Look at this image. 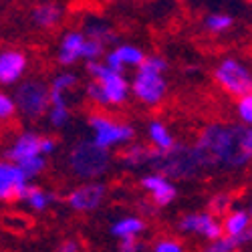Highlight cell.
<instances>
[{
    "mask_svg": "<svg viewBox=\"0 0 252 252\" xmlns=\"http://www.w3.org/2000/svg\"><path fill=\"white\" fill-rule=\"evenodd\" d=\"M246 125H224L210 123L198 137L196 150L200 152L206 167L226 165V167H242L252 158H248L240 148V137Z\"/></svg>",
    "mask_w": 252,
    "mask_h": 252,
    "instance_id": "6da1fadb",
    "label": "cell"
},
{
    "mask_svg": "<svg viewBox=\"0 0 252 252\" xmlns=\"http://www.w3.org/2000/svg\"><path fill=\"white\" fill-rule=\"evenodd\" d=\"M152 163L163 176L182 178V180L198 176L206 167L200 152L196 148H186V145H174L172 150L161 152V156Z\"/></svg>",
    "mask_w": 252,
    "mask_h": 252,
    "instance_id": "7a4b0ae2",
    "label": "cell"
},
{
    "mask_svg": "<svg viewBox=\"0 0 252 252\" xmlns=\"http://www.w3.org/2000/svg\"><path fill=\"white\" fill-rule=\"evenodd\" d=\"M69 170L77 176V178H97L101 176L109 165V154L105 148L93 139V141H79L77 145H73L69 158Z\"/></svg>",
    "mask_w": 252,
    "mask_h": 252,
    "instance_id": "3957f363",
    "label": "cell"
},
{
    "mask_svg": "<svg viewBox=\"0 0 252 252\" xmlns=\"http://www.w3.org/2000/svg\"><path fill=\"white\" fill-rule=\"evenodd\" d=\"M218 85L234 97H244L252 93V73L234 59H224L214 71Z\"/></svg>",
    "mask_w": 252,
    "mask_h": 252,
    "instance_id": "277c9868",
    "label": "cell"
},
{
    "mask_svg": "<svg viewBox=\"0 0 252 252\" xmlns=\"http://www.w3.org/2000/svg\"><path fill=\"white\" fill-rule=\"evenodd\" d=\"M51 103V91L40 81H25L16 89V107L31 119H40Z\"/></svg>",
    "mask_w": 252,
    "mask_h": 252,
    "instance_id": "5b68a950",
    "label": "cell"
},
{
    "mask_svg": "<svg viewBox=\"0 0 252 252\" xmlns=\"http://www.w3.org/2000/svg\"><path fill=\"white\" fill-rule=\"evenodd\" d=\"M87 69L95 77L97 85L101 87L105 103L119 105V103L125 101V97H127V81L121 77V73H117V71H113L109 67H101L99 63H95V61L89 63Z\"/></svg>",
    "mask_w": 252,
    "mask_h": 252,
    "instance_id": "8992f818",
    "label": "cell"
},
{
    "mask_svg": "<svg viewBox=\"0 0 252 252\" xmlns=\"http://www.w3.org/2000/svg\"><path fill=\"white\" fill-rule=\"evenodd\" d=\"M89 123H91L93 131H95V141L105 150L113 143H121V141H127V139L133 137V129L129 127V125L117 123L109 117H105V115H91Z\"/></svg>",
    "mask_w": 252,
    "mask_h": 252,
    "instance_id": "52a82bcc",
    "label": "cell"
},
{
    "mask_svg": "<svg viewBox=\"0 0 252 252\" xmlns=\"http://www.w3.org/2000/svg\"><path fill=\"white\" fill-rule=\"evenodd\" d=\"M27 186V174L14 161H0V200H23Z\"/></svg>",
    "mask_w": 252,
    "mask_h": 252,
    "instance_id": "ba28073f",
    "label": "cell"
},
{
    "mask_svg": "<svg viewBox=\"0 0 252 252\" xmlns=\"http://www.w3.org/2000/svg\"><path fill=\"white\" fill-rule=\"evenodd\" d=\"M133 93L148 105L159 103L165 93V81L161 79V73L139 69V73L133 81Z\"/></svg>",
    "mask_w": 252,
    "mask_h": 252,
    "instance_id": "9c48e42d",
    "label": "cell"
},
{
    "mask_svg": "<svg viewBox=\"0 0 252 252\" xmlns=\"http://www.w3.org/2000/svg\"><path fill=\"white\" fill-rule=\"evenodd\" d=\"M180 228L184 232H198L210 240H216L222 236L224 228L222 224L214 218L212 212H200V214H188L182 218L180 222Z\"/></svg>",
    "mask_w": 252,
    "mask_h": 252,
    "instance_id": "30bf717a",
    "label": "cell"
},
{
    "mask_svg": "<svg viewBox=\"0 0 252 252\" xmlns=\"http://www.w3.org/2000/svg\"><path fill=\"white\" fill-rule=\"evenodd\" d=\"M141 186L145 190L152 192V198L156 202V206H167L176 196H178V190L170 184L163 174H152V176H145L141 180Z\"/></svg>",
    "mask_w": 252,
    "mask_h": 252,
    "instance_id": "8fae6325",
    "label": "cell"
},
{
    "mask_svg": "<svg viewBox=\"0 0 252 252\" xmlns=\"http://www.w3.org/2000/svg\"><path fill=\"white\" fill-rule=\"evenodd\" d=\"M103 196H105V188L101 184H87L71 192L67 200L75 210H93L101 204Z\"/></svg>",
    "mask_w": 252,
    "mask_h": 252,
    "instance_id": "7c38bea8",
    "label": "cell"
},
{
    "mask_svg": "<svg viewBox=\"0 0 252 252\" xmlns=\"http://www.w3.org/2000/svg\"><path fill=\"white\" fill-rule=\"evenodd\" d=\"M27 67V59L18 51H4L0 55V83L2 85H10L20 75H23Z\"/></svg>",
    "mask_w": 252,
    "mask_h": 252,
    "instance_id": "4fadbf2b",
    "label": "cell"
},
{
    "mask_svg": "<svg viewBox=\"0 0 252 252\" xmlns=\"http://www.w3.org/2000/svg\"><path fill=\"white\" fill-rule=\"evenodd\" d=\"M43 154V137L32 135V133H25L20 137L14 148L6 152V159L8 161H20V159H27V158H34Z\"/></svg>",
    "mask_w": 252,
    "mask_h": 252,
    "instance_id": "5bb4252c",
    "label": "cell"
},
{
    "mask_svg": "<svg viewBox=\"0 0 252 252\" xmlns=\"http://www.w3.org/2000/svg\"><path fill=\"white\" fill-rule=\"evenodd\" d=\"M83 43H85V38H83V34H79V32H73V34L65 36L63 47H61V57H59V61L63 63V65H71V63H75L81 57Z\"/></svg>",
    "mask_w": 252,
    "mask_h": 252,
    "instance_id": "9a60e30c",
    "label": "cell"
},
{
    "mask_svg": "<svg viewBox=\"0 0 252 252\" xmlns=\"http://www.w3.org/2000/svg\"><path fill=\"white\" fill-rule=\"evenodd\" d=\"M252 224V218L250 214L246 212V210H236V212L232 214H228V218L224 220L222 228H224V232L226 236H232V238H238L244 230Z\"/></svg>",
    "mask_w": 252,
    "mask_h": 252,
    "instance_id": "2e32d148",
    "label": "cell"
},
{
    "mask_svg": "<svg viewBox=\"0 0 252 252\" xmlns=\"http://www.w3.org/2000/svg\"><path fill=\"white\" fill-rule=\"evenodd\" d=\"M161 156V150H152V148H145V145H133V148L125 150L123 154V159L127 161L129 165H139V163H145V161H154Z\"/></svg>",
    "mask_w": 252,
    "mask_h": 252,
    "instance_id": "e0dca14e",
    "label": "cell"
},
{
    "mask_svg": "<svg viewBox=\"0 0 252 252\" xmlns=\"http://www.w3.org/2000/svg\"><path fill=\"white\" fill-rule=\"evenodd\" d=\"M32 18H34V23L38 27H43V29H49L53 25L59 23V18H61V8L53 2L49 4H40L32 10Z\"/></svg>",
    "mask_w": 252,
    "mask_h": 252,
    "instance_id": "ac0fdd59",
    "label": "cell"
},
{
    "mask_svg": "<svg viewBox=\"0 0 252 252\" xmlns=\"http://www.w3.org/2000/svg\"><path fill=\"white\" fill-rule=\"evenodd\" d=\"M143 228H145V224L139 218L131 216V218H123L117 224H113L111 226V232L115 236H119V238H125V236H137Z\"/></svg>",
    "mask_w": 252,
    "mask_h": 252,
    "instance_id": "d6986e66",
    "label": "cell"
},
{
    "mask_svg": "<svg viewBox=\"0 0 252 252\" xmlns=\"http://www.w3.org/2000/svg\"><path fill=\"white\" fill-rule=\"evenodd\" d=\"M150 137H152V141L156 143V148L161 150V152L172 150L174 145H176L174 137L170 135V131H167L161 123H152V125H150Z\"/></svg>",
    "mask_w": 252,
    "mask_h": 252,
    "instance_id": "ffe728a7",
    "label": "cell"
},
{
    "mask_svg": "<svg viewBox=\"0 0 252 252\" xmlns=\"http://www.w3.org/2000/svg\"><path fill=\"white\" fill-rule=\"evenodd\" d=\"M236 246H240L238 238H232V236H220L216 240H212V244H208L204 248V252H232L236 250Z\"/></svg>",
    "mask_w": 252,
    "mask_h": 252,
    "instance_id": "44dd1931",
    "label": "cell"
},
{
    "mask_svg": "<svg viewBox=\"0 0 252 252\" xmlns=\"http://www.w3.org/2000/svg\"><path fill=\"white\" fill-rule=\"evenodd\" d=\"M232 23H234L232 16H228V14H210L206 18V29L212 32H222L232 27Z\"/></svg>",
    "mask_w": 252,
    "mask_h": 252,
    "instance_id": "7402d4cb",
    "label": "cell"
},
{
    "mask_svg": "<svg viewBox=\"0 0 252 252\" xmlns=\"http://www.w3.org/2000/svg\"><path fill=\"white\" fill-rule=\"evenodd\" d=\"M23 200H27V202H29L32 208H36V210H43V208L47 206V202H49V198H47L43 192H40V188H36V186H27Z\"/></svg>",
    "mask_w": 252,
    "mask_h": 252,
    "instance_id": "603a6c76",
    "label": "cell"
},
{
    "mask_svg": "<svg viewBox=\"0 0 252 252\" xmlns=\"http://www.w3.org/2000/svg\"><path fill=\"white\" fill-rule=\"evenodd\" d=\"M16 165L27 174V178L31 176H36L38 172H43V167H45V159L40 158V156H34V158H27V159H20L16 161Z\"/></svg>",
    "mask_w": 252,
    "mask_h": 252,
    "instance_id": "cb8c5ba5",
    "label": "cell"
},
{
    "mask_svg": "<svg viewBox=\"0 0 252 252\" xmlns=\"http://www.w3.org/2000/svg\"><path fill=\"white\" fill-rule=\"evenodd\" d=\"M115 53L121 59L123 65H125V63H129V65H141V61L145 59V55L139 49H135V47H119Z\"/></svg>",
    "mask_w": 252,
    "mask_h": 252,
    "instance_id": "d4e9b609",
    "label": "cell"
},
{
    "mask_svg": "<svg viewBox=\"0 0 252 252\" xmlns=\"http://www.w3.org/2000/svg\"><path fill=\"white\" fill-rule=\"evenodd\" d=\"M238 117L244 125L252 127V93L244 95V97H238Z\"/></svg>",
    "mask_w": 252,
    "mask_h": 252,
    "instance_id": "484cf974",
    "label": "cell"
},
{
    "mask_svg": "<svg viewBox=\"0 0 252 252\" xmlns=\"http://www.w3.org/2000/svg\"><path fill=\"white\" fill-rule=\"evenodd\" d=\"M101 53H103V43H101V40L89 38V40H85V43H83V53H81V57H87V59L95 61Z\"/></svg>",
    "mask_w": 252,
    "mask_h": 252,
    "instance_id": "4316f807",
    "label": "cell"
},
{
    "mask_svg": "<svg viewBox=\"0 0 252 252\" xmlns=\"http://www.w3.org/2000/svg\"><path fill=\"white\" fill-rule=\"evenodd\" d=\"M165 67H167L165 61L159 59V57H145V59L141 61V65H139V69H143V71H154V73H163Z\"/></svg>",
    "mask_w": 252,
    "mask_h": 252,
    "instance_id": "83f0119b",
    "label": "cell"
},
{
    "mask_svg": "<svg viewBox=\"0 0 252 252\" xmlns=\"http://www.w3.org/2000/svg\"><path fill=\"white\" fill-rule=\"evenodd\" d=\"M230 206V196L228 194H218L210 200V212L212 214H224Z\"/></svg>",
    "mask_w": 252,
    "mask_h": 252,
    "instance_id": "f1b7e54d",
    "label": "cell"
},
{
    "mask_svg": "<svg viewBox=\"0 0 252 252\" xmlns=\"http://www.w3.org/2000/svg\"><path fill=\"white\" fill-rule=\"evenodd\" d=\"M69 117V111H67V105L65 103H57L53 105V111H51V121L53 125H63Z\"/></svg>",
    "mask_w": 252,
    "mask_h": 252,
    "instance_id": "f546056e",
    "label": "cell"
},
{
    "mask_svg": "<svg viewBox=\"0 0 252 252\" xmlns=\"http://www.w3.org/2000/svg\"><path fill=\"white\" fill-rule=\"evenodd\" d=\"M12 115H14V103L4 93H0V119H8Z\"/></svg>",
    "mask_w": 252,
    "mask_h": 252,
    "instance_id": "4dcf8cb0",
    "label": "cell"
},
{
    "mask_svg": "<svg viewBox=\"0 0 252 252\" xmlns=\"http://www.w3.org/2000/svg\"><path fill=\"white\" fill-rule=\"evenodd\" d=\"M240 148H242V152L248 156V158H252V127H244V131H242V137H240Z\"/></svg>",
    "mask_w": 252,
    "mask_h": 252,
    "instance_id": "1f68e13d",
    "label": "cell"
},
{
    "mask_svg": "<svg viewBox=\"0 0 252 252\" xmlns=\"http://www.w3.org/2000/svg\"><path fill=\"white\" fill-rule=\"evenodd\" d=\"M156 252H184V248L176 240H161V242H158Z\"/></svg>",
    "mask_w": 252,
    "mask_h": 252,
    "instance_id": "d6a6232c",
    "label": "cell"
},
{
    "mask_svg": "<svg viewBox=\"0 0 252 252\" xmlns=\"http://www.w3.org/2000/svg\"><path fill=\"white\" fill-rule=\"evenodd\" d=\"M75 75H61L55 83H53V89L55 91H65L67 87H71V85H75Z\"/></svg>",
    "mask_w": 252,
    "mask_h": 252,
    "instance_id": "836d02e7",
    "label": "cell"
},
{
    "mask_svg": "<svg viewBox=\"0 0 252 252\" xmlns=\"http://www.w3.org/2000/svg\"><path fill=\"white\" fill-rule=\"evenodd\" d=\"M107 67H109V69H113V71H117V73H121V71H123V63H121V59L117 57V53L107 55Z\"/></svg>",
    "mask_w": 252,
    "mask_h": 252,
    "instance_id": "e575fe53",
    "label": "cell"
},
{
    "mask_svg": "<svg viewBox=\"0 0 252 252\" xmlns=\"http://www.w3.org/2000/svg\"><path fill=\"white\" fill-rule=\"evenodd\" d=\"M121 250H129V252H137V240L135 236H125L121 238Z\"/></svg>",
    "mask_w": 252,
    "mask_h": 252,
    "instance_id": "d590c367",
    "label": "cell"
},
{
    "mask_svg": "<svg viewBox=\"0 0 252 252\" xmlns=\"http://www.w3.org/2000/svg\"><path fill=\"white\" fill-rule=\"evenodd\" d=\"M57 252H79V242L75 240H65V242H61Z\"/></svg>",
    "mask_w": 252,
    "mask_h": 252,
    "instance_id": "8d00e7d4",
    "label": "cell"
},
{
    "mask_svg": "<svg viewBox=\"0 0 252 252\" xmlns=\"http://www.w3.org/2000/svg\"><path fill=\"white\" fill-rule=\"evenodd\" d=\"M238 242H240V244H246V242H252V224H250V226H248V228L244 230V232H242V234L238 236Z\"/></svg>",
    "mask_w": 252,
    "mask_h": 252,
    "instance_id": "74e56055",
    "label": "cell"
},
{
    "mask_svg": "<svg viewBox=\"0 0 252 252\" xmlns=\"http://www.w3.org/2000/svg\"><path fill=\"white\" fill-rule=\"evenodd\" d=\"M53 150H55V141L43 137V154H49V152H53Z\"/></svg>",
    "mask_w": 252,
    "mask_h": 252,
    "instance_id": "f35d334b",
    "label": "cell"
},
{
    "mask_svg": "<svg viewBox=\"0 0 252 252\" xmlns=\"http://www.w3.org/2000/svg\"><path fill=\"white\" fill-rule=\"evenodd\" d=\"M248 214H250V218H252V204H250V208H248Z\"/></svg>",
    "mask_w": 252,
    "mask_h": 252,
    "instance_id": "ab89813d",
    "label": "cell"
},
{
    "mask_svg": "<svg viewBox=\"0 0 252 252\" xmlns=\"http://www.w3.org/2000/svg\"><path fill=\"white\" fill-rule=\"evenodd\" d=\"M119 252H129V250H119Z\"/></svg>",
    "mask_w": 252,
    "mask_h": 252,
    "instance_id": "60d3db41",
    "label": "cell"
},
{
    "mask_svg": "<svg viewBox=\"0 0 252 252\" xmlns=\"http://www.w3.org/2000/svg\"><path fill=\"white\" fill-rule=\"evenodd\" d=\"M250 2H252V0H250Z\"/></svg>",
    "mask_w": 252,
    "mask_h": 252,
    "instance_id": "b9f144b4",
    "label": "cell"
}]
</instances>
